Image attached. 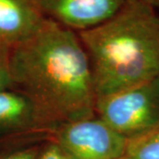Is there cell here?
<instances>
[{
	"instance_id": "cell-10",
	"label": "cell",
	"mask_w": 159,
	"mask_h": 159,
	"mask_svg": "<svg viewBox=\"0 0 159 159\" xmlns=\"http://www.w3.org/2000/svg\"><path fill=\"white\" fill-rule=\"evenodd\" d=\"M37 159H67L57 145L52 142L46 147L42 153L39 154Z\"/></svg>"
},
{
	"instance_id": "cell-7",
	"label": "cell",
	"mask_w": 159,
	"mask_h": 159,
	"mask_svg": "<svg viewBox=\"0 0 159 159\" xmlns=\"http://www.w3.org/2000/svg\"><path fill=\"white\" fill-rule=\"evenodd\" d=\"M0 128H51L29 97L20 91L0 90Z\"/></svg>"
},
{
	"instance_id": "cell-12",
	"label": "cell",
	"mask_w": 159,
	"mask_h": 159,
	"mask_svg": "<svg viewBox=\"0 0 159 159\" xmlns=\"http://www.w3.org/2000/svg\"><path fill=\"white\" fill-rule=\"evenodd\" d=\"M140 1H142L143 3L147 4L149 6L159 11V0H140Z\"/></svg>"
},
{
	"instance_id": "cell-9",
	"label": "cell",
	"mask_w": 159,
	"mask_h": 159,
	"mask_svg": "<svg viewBox=\"0 0 159 159\" xmlns=\"http://www.w3.org/2000/svg\"><path fill=\"white\" fill-rule=\"evenodd\" d=\"M9 54L0 51V90L9 89L13 87L9 67Z\"/></svg>"
},
{
	"instance_id": "cell-3",
	"label": "cell",
	"mask_w": 159,
	"mask_h": 159,
	"mask_svg": "<svg viewBox=\"0 0 159 159\" xmlns=\"http://www.w3.org/2000/svg\"><path fill=\"white\" fill-rule=\"evenodd\" d=\"M95 114L127 139L158 125L159 76L97 97Z\"/></svg>"
},
{
	"instance_id": "cell-1",
	"label": "cell",
	"mask_w": 159,
	"mask_h": 159,
	"mask_svg": "<svg viewBox=\"0 0 159 159\" xmlns=\"http://www.w3.org/2000/svg\"><path fill=\"white\" fill-rule=\"evenodd\" d=\"M9 67L13 87L32 101L51 128L96 115L90 61L76 32L45 18L10 51Z\"/></svg>"
},
{
	"instance_id": "cell-11",
	"label": "cell",
	"mask_w": 159,
	"mask_h": 159,
	"mask_svg": "<svg viewBox=\"0 0 159 159\" xmlns=\"http://www.w3.org/2000/svg\"><path fill=\"white\" fill-rule=\"evenodd\" d=\"M39 150L36 148H29L17 151L10 155L0 157V159H37L39 156Z\"/></svg>"
},
{
	"instance_id": "cell-2",
	"label": "cell",
	"mask_w": 159,
	"mask_h": 159,
	"mask_svg": "<svg viewBox=\"0 0 159 159\" xmlns=\"http://www.w3.org/2000/svg\"><path fill=\"white\" fill-rule=\"evenodd\" d=\"M77 34L97 98L159 76V11L142 1L126 0L108 20Z\"/></svg>"
},
{
	"instance_id": "cell-8",
	"label": "cell",
	"mask_w": 159,
	"mask_h": 159,
	"mask_svg": "<svg viewBox=\"0 0 159 159\" xmlns=\"http://www.w3.org/2000/svg\"><path fill=\"white\" fill-rule=\"evenodd\" d=\"M125 159H159V124L127 139Z\"/></svg>"
},
{
	"instance_id": "cell-4",
	"label": "cell",
	"mask_w": 159,
	"mask_h": 159,
	"mask_svg": "<svg viewBox=\"0 0 159 159\" xmlns=\"http://www.w3.org/2000/svg\"><path fill=\"white\" fill-rule=\"evenodd\" d=\"M53 142L67 159H120L127 138L94 115L57 126Z\"/></svg>"
},
{
	"instance_id": "cell-5",
	"label": "cell",
	"mask_w": 159,
	"mask_h": 159,
	"mask_svg": "<svg viewBox=\"0 0 159 159\" xmlns=\"http://www.w3.org/2000/svg\"><path fill=\"white\" fill-rule=\"evenodd\" d=\"M46 19L76 33L93 29L115 15L126 0H33Z\"/></svg>"
},
{
	"instance_id": "cell-13",
	"label": "cell",
	"mask_w": 159,
	"mask_h": 159,
	"mask_svg": "<svg viewBox=\"0 0 159 159\" xmlns=\"http://www.w3.org/2000/svg\"><path fill=\"white\" fill-rule=\"evenodd\" d=\"M120 159H125V157H123V158H120Z\"/></svg>"
},
{
	"instance_id": "cell-6",
	"label": "cell",
	"mask_w": 159,
	"mask_h": 159,
	"mask_svg": "<svg viewBox=\"0 0 159 159\" xmlns=\"http://www.w3.org/2000/svg\"><path fill=\"white\" fill-rule=\"evenodd\" d=\"M44 19L33 0H0V51L10 53L29 39Z\"/></svg>"
}]
</instances>
